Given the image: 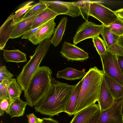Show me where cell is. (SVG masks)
<instances>
[{
  "mask_svg": "<svg viewBox=\"0 0 123 123\" xmlns=\"http://www.w3.org/2000/svg\"><path fill=\"white\" fill-rule=\"evenodd\" d=\"M61 82L52 78L50 87L34 106L36 112L51 117L64 112L77 86Z\"/></svg>",
  "mask_w": 123,
  "mask_h": 123,
  "instance_id": "1",
  "label": "cell"
},
{
  "mask_svg": "<svg viewBox=\"0 0 123 123\" xmlns=\"http://www.w3.org/2000/svg\"><path fill=\"white\" fill-rule=\"evenodd\" d=\"M104 75L96 66L89 69L82 78L75 114L98 101Z\"/></svg>",
  "mask_w": 123,
  "mask_h": 123,
  "instance_id": "2",
  "label": "cell"
},
{
  "mask_svg": "<svg viewBox=\"0 0 123 123\" xmlns=\"http://www.w3.org/2000/svg\"><path fill=\"white\" fill-rule=\"evenodd\" d=\"M52 73L47 66L39 67L32 77L27 89L24 91L28 105L34 106L47 92L51 85Z\"/></svg>",
  "mask_w": 123,
  "mask_h": 123,
  "instance_id": "3",
  "label": "cell"
},
{
  "mask_svg": "<svg viewBox=\"0 0 123 123\" xmlns=\"http://www.w3.org/2000/svg\"><path fill=\"white\" fill-rule=\"evenodd\" d=\"M50 39H45L36 48L34 54L24 66L17 77V81L22 91L27 89L31 79L40 67V65L51 45Z\"/></svg>",
  "mask_w": 123,
  "mask_h": 123,
  "instance_id": "4",
  "label": "cell"
},
{
  "mask_svg": "<svg viewBox=\"0 0 123 123\" xmlns=\"http://www.w3.org/2000/svg\"><path fill=\"white\" fill-rule=\"evenodd\" d=\"M78 2L81 8V15L86 21L88 20V16H92L108 27L118 18L114 11L105 6L99 1L82 0Z\"/></svg>",
  "mask_w": 123,
  "mask_h": 123,
  "instance_id": "5",
  "label": "cell"
},
{
  "mask_svg": "<svg viewBox=\"0 0 123 123\" xmlns=\"http://www.w3.org/2000/svg\"><path fill=\"white\" fill-rule=\"evenodd\" d=\"M107 54L100 55L104 72L123 86V75L118 63L117 55L107 50Z\"/></svg>",
  "mask_w": 123,
  "mask_h": 123,
  "instance_id": "6",
  "label": "cell"
},
{
  "mask_svg": "<svg viewBox=\"0 0 123 123\" xmlns=\"http://www.w3.org/2000/svg\"><path fill=\"white\" fill-rule=\"evenodd\" d=\"M39 1L44 3L47 8L57 13L58 15L65 14L74 18L81 14L80 7L78 1Z\"/></svg>",
  "mask_w": 123,
  "mask_h": 123,
  "instance_id": "7",
  "label": "cell"
},
{
  "mask_svg": "<svg viewBox=\"0 0 123 123\" xmlns=\"http://www.w3.org/2000/svg\"><path fill=\"white\" fill-rule=\"evenodd\" d=\"M103 27L102 24L97 25L88 20L86 21L79 26L73 38L74 44L76 45L86 39L99 36Z\"/></svg>",
  "mask_w": 123,
  "mask_h": 123,
  "instance_id": "8",
  "label": "cell"
},
{
  "mask_svg": "<svg viewBox=\"0 0 123 123\" xmlns=\"http://www.w3.org/2000/svg\"><path fill=\"white\" fill-rule=\"evenodd\" d=\"M123 97L115 99L109 108L101 111L100 117L97 123H123V115L121 112Z\"/></svg>",
  "mask_w": 123,
  "mask_h": 123,
  "instance_id": "9",
  "label": "cell"
},
{
  "mask_svg": "<svg viewBox=\"0 0 123 123\" xmlns=\"http://www.w3.org/2000/svg\"><path fill=\"white\" fill-rule=\"evenodd\" d=\"M60 53L68 61L82 62L89 58L88 53L84 50L66 41L62 44Z\"/></svg>",
  "mask_w": 123,
  "mask_h": 123,
  "instance_id": "10",
  "label": "cell"
},
{
  "mask_svg": "<svg viewBox=\"0 0 123 123\" xmlns=\"http://www.w3.org/2000/svg\"><path fill=\"white\" fill-rule=\"evenodd\" d=\"M55 18L48 22L34 35L29 39L32 44L35 45L39 44L43 40L50 39L54 32L56 24Z\"/></svg>",
  "mask_w": 123,
  "mask_h": 123,
  "instance_id": "11",
  "label": "cell"
},
{
  "mask_svg": "<svg viewBox=\"0 0 123 123\" xmlns=\"http://www.w3.org/2000/svg\"><path fill=\"white\" fill-rule=\"evenodd\" d=\"M12 13L7 18L0 28V49L3 50L6 43L10 38L16 23L13 19Z\"/></svg>",
  "mask_w": 123,
  "mask_h": 123,
  "instance_id": "12",
  "label": "cell"
},
{
  "mask_svg": "<svg viewBox=\"0 0 123 123\" xmlns=\"http://www.w3.org/2000/svg\"><path fill=\"white\" fill-rule=\"evenodd\" d=\"M43 11L38 12L31 17L22 19L18 22L16 23L10 36V38L14 39L23 36L32 29V23L35 18L37 14Z\"/></svg>",
  "mask_w": 123,
  "mask_h": 123,
  "instance_id": "13",
  "label": "cell"
},
{
  "mask_svg": "<svg viewBox=\"0 0 123 123\" xmlns=\"http://www.w3.org/2000/svg\"><path fill=\"white\" fill-rule=\"evenodd\" d=\"M99 109L98 104L91 105L75 114L70 123H87Z\"/></svg>",
  "mask_w": 123,
  "mask_h": 123,
  "instance_id": "14",
  "label": "cell"
},
{
  "mask_svg": "<svg viewBox=\"0 0 123 123\" xmlns=\"http://www.w3.org/2000/svg\"><path fill=\"white\" fill-rule=\"evenodd\" d=\"M114 99L103 77L98 101L101 111L110 107L113 104Z\"/></svg>",
  "mask_w": 123,
  "mask_h": 123,
  "instance_id": "15",
  "label": "cell"
},
{
  "mask_svg": "<svg viewBox=\"0 0 123 123\" xmlns=\"http://www.w3.org/2000/svg\"><path fill=\"white\" fill-rule=\"evenodd\" d=\"M86 73L87 72L84 71L79 70L72 68L68 67L62 70L58 71L56 74V76L58 78L73 80L83 77Z\"/></svg>",
  "mask_w": 123,
  "mask_h": 123,
  "instance_id": "16",
  "label": "cell"
},
{
  "mask_svg": "<svg viewBox=\"0 0 123 123\" xmlns=\"http://www.w3.org/2000/svg\"><path fill=\"white\" fill-rule=\"evenodd\" d=\"M58 15L57 13L47 8L38 14L32 23L31 29H33L55 18Z\"/></svg>",
  "mask_w": 123,
  "mask_h": 123,
  "instance_id": "17",
  "label": "cell"
},
{
  "mask_svg": "<svg viewBox=\"0 0 123 123\" xmlns=\"http://www.w3.org/2000/svg\"><path fill=\"white\" fill-rule=\"evenodd\" d=\"M104 78L108 88L114 99L123 97V86L104 73Z\"/></svg>",
  "mask_w": 123,
  "mask_h": 123,
  "instance_id": "18",
  "label": "cell"
},
{
  "mask_svg": "<svg viewBox=\"0 0 123 123\" xmlns=\"http://www.w3.org/2000/svg\"><path fill=\"white\" fill-rule=\"evenodd\" d=\"M3 58L6 62L19 63L26 62V54L18 49L12 50H3Z\"/></svg>",
  "mask_w": 123,
  "mask_h": 123,
  "instance_id": "19",
  "label": "cell"
},
{
  "mask_svg": "<svg viewBox=\"0 0 123 123\" xmlns=\"http://www.w3.org/2000/svg\"><path fill=\"white\" fill-rule=\"evenodd\" d=\"M27 105L26 102L23 101L20 98L14 99L10 105L8 114L11 118L23 116Z\"/></svg>",
  "mask_w": 123,
  "mask_h": 123,
  "instance_id": "20",
  "label": "cell"
},
{
  "mask_svg": "<svg viewBox=\"0 0 123 123\" xmlns=\"http://www.w3.org/2000/svg\"><path fill=\"white\" fill-rule=\"evenodd\" d=\"M83 80L82 78L77 84L75 90L65 107L64 112L66 113L70 116L74 115L75 114Z\"/></svg>",
  "mask_w": 123,
  "mask_h": 123,
  "instance_id": "21",
  "label": "cell"
},
{
  "mask_svg": "<svg viewBox=\"0 0 123 123\" xmlns=\"http://www.w3.org/2000/svg\"><path fill=\"white\" fill-rule=\"evenodd\" d=\"M67 21L66 17H62L57 26L54 29L53 35L50 38V43L55 47L57 46L61 42Z\"/></svg>",
  "mask_w": 123,
  "mask_h": 123,
  "instance_id": "22",
  "label": "cell"
},
{
  "mask_svg": "<svg viewBox=\"0 0 123 123\" xmlns=\"http://www.w3.org/2000/svg\"><path fill=\"white\" fill-rule=\"evenodd\" d=\"M101 34L108 48L113 44L118 42L120 37L113 33L107 26L103 24Z\"/></svg>",
  "mask_w": 123,
  "mask_h": 123,
  "instance_id": "23",
  "label": "cell"
},
{
  "mask_svg": "<svg viewBox=\"0 0 123 123\" xmlns=\"http://www.w3.org/2000/svg\"><path fill=\"white\" fill-rule=\"evenodd\" d=\"M22 91L20 86L17 82V80L13 78L8 87V92L10 98L13 99L20 98Z\"/></svg>",
  "mask_w": 123,
  "mask_h": 123,
  "instance_id": "24",
  "label": "cell"
},
{
  "mask_svg": "<svg viewBox=\"0 0 123 123\" xmlns=\"http://www.w3.org/2000/svg\"><path fill=\"white\" fill-rule=\"evenodd\" d=\"M108 27L116 35L119 37L123 36V19L118 17Z\"/></svg>",
  "mask_w": 123,
  "mask_h": 123,
  "instance_id": "25",
  "label": "cell"
},
{
  "mask_svg": "<svg viewBox=\"0 0 123 123\" xmlns=\"http://www.w3.org/2000/svg\"><path fill=\"white\" fill-rule=\"evenodd\" d=\"M92 41L94 47L100 55L106 54L107 47L103 40L98 36L92 38Z\"/></svg>",
  "mask_w": 123,
  "mask_h": 123,
  "instance_id": "26",
  "label": "cell"
},
{
  "mask_svg": "<svg viewBox=\"0 0 123 123\" xmlns=\"http://www.w3.org/2000/svg\"><path fill=\"white\" fill-rule=\"evenodd\" d=\"M39 1V2L34 4V6L27 11L23 16L22 19H24L31 17L47 8L44 3Z\"/></svg>",
  "mask_w": 123,
  "mask_h": 123,
  "instance_id": "27",
  "label": "cell"
},
{
  "mask_svg": "<svg viewBox=\"0 0 123 123\" xmlns=\"http://www.w3.org/2000/svg\"><path fill=\"white\" fill-rule=\"evenodd\" d=\"M34 1H31L27 3L24 6L20 8L15 12L13 19L15 23H17L22 19L23 15L25 13L33 6L31 5Z\"/></svg>",
  "mask_w": 123,
  "mask_h": 123,
  "instance_id": "28",
  "label": "cell"
},
{
  "mask_svg": "<svg viewBox=\"0 0 123 123\" xmlns=\"http://www.w3.org/2000/svg\"><path fill=\"white\" fill-rule=\"evenodd\" d=\"M13 78L9 80H5L0 83V101L10 98L8 91L9 84Z\"/></svg>",
  "mask_w": 123,
  "mask_h": 123,
  "instance_id": "29",
  "label": "cell"
},
{
  "mask_svg": "<svg viewBox=\"0 0 123 123\" xmlns=\"http://www.w3.org/2000/svg\"><path fill=\"white\" fill-rule=\"evenodd\" d=\"M13 76V74L7 70L5 65H2L0 67V82H2L5 80L12 79Z\"/></svg>",
  "mask_w": 123,
  "mask_h": 123,
  "instance_id": "30",
  "label": "cell"
},
{
  "mask_svg": "<svg viewBox=\"0 0 123 123\" xmlns=\"http://www.w3.org/2000/svg\"><path fill=\"white\" fill-rule=\"evenodd\" d=\"M107 49L117 55L123 56V47L118 42L113 44Z\"/></svg>",
  "mask_w": 123,
  "mask_h": 123,
  "instance_id": "31",
  "label": "cell"
},
{
  "mask_svg": "<svg viewBox=\"0 0 123 123\" xmlns=\"http://www.w3.org/2000/svg\"><path fill=\"white\" fill-rule=\"evenodd\" d=\"M14 99L11 98L0 101V110L5 112L8 114L10 105Z\"/></svg>",
  "mask_w": 123,
  "mask_h": 123,
  "instance_id": "32",
  "label": "cell"
},
{
  "mask_svg": "<svg viewBox=\"0 0 123 123\" xmlns=\"http://www.w3.org/2000/svg\"><path fill=\"white\" fill-rule=\"evenodd\" d=\"M26 116L29 123H36L41 119L37 118L33 113L27 115Z\"/></svg>",
  "mask_w": 123,
  "mask_h": 123,
  "instance_id": "33",
  "label": "cell"
},
{
  "mask_svg": "<svg viewBox=\"0 0 123 123\" xmlns=\"http://www.w3.org/2000/svg\"><path fill=\"white\" fill-rule=\"evenodd\" d=\"M101 114V111L99 109L87 123H97Z\"/></svg>",
  "mask_w": 123,
  "mask_h": 123,
  "instance_id": "34",
  "label": "cell"
},
{
  "mask_svg": "<svg viewBox=\"0 0 123 123\" xmlns=\"http://www.w3.org/2000/svg\"><path fill=\"white\" fill-rule=\"evenodd\" d=\"M118 64L123 75V56L117 55Z\"/></svg>",
  "mask_w": 123,
  "mask_h": 123,
  "instance_id": "35",
  "label": "cell"
},
{
  "mask_svg": "<svg viewBox=\"0 0 123 123\" xmlns=\"http://www.w3.org/2000/svg\"><path fill=\"white\" fill-rule=\"evenodd\" d=\"M45 123H59L58 121L51 118H42Z\"/></svg>",
  "mask_w": 123,
  "mask_h": 123,
  "instance_id": "36",
  "label": "cell"
},
{
  "mask_svg": "<svg viewBox=\"0 0 123 123\" xmlns=\"http://www.w3.org/2000/svg\"><path fill=\"white\" fill-rule=\"evenodd\" d=\"M114 11L118 17L123 19V8Z\"/></svg>",
  "mask_w": 123,
  "mask_h": 123,
  "instance_id": "37",
  "label": "cell"
},
{
  "mask_svg": "<svg viewBox=\"0 0 123 123\" xmlns=\"http://www.w3.org/2000/svg\"><path fill=\"white\" fill-rule=\"evenodd\" d=\"M118 43L123 47V36L120 37Z\"/></svg>",
  "mask_w": 123,
  "mask_h": 123,
  "instance_id": "38",
  "label": "cell"
},
{
  "mask_svg": "<svg viewBox=\"0 0 123 123\" xmlns=\"http://www.w3.org/2000/svg\"><path fill=\"white\" fill-rule=\"evenodd\" d=\"M36 123H45L43 120L42 119Z\"/></svg>",
  "mask_w": 123,
  "mask_h": 123,
  "instance_id": "39",
  "label": "cell"
},
{
  "mask_svg": "<svg viewBox=\"0 0 123 123\" xmlns=\"http://www.w3.org/2000/svg\"><path fill=\"white\" fill-rule=\"evenodd\" d=\"M121 112L122 114L123 115V102Z\"/></svg>",
  "mask_w": 123,
  "mask_h": 123,
  "instance_id": "40",
  "label": "cell"
}]
</instances>
